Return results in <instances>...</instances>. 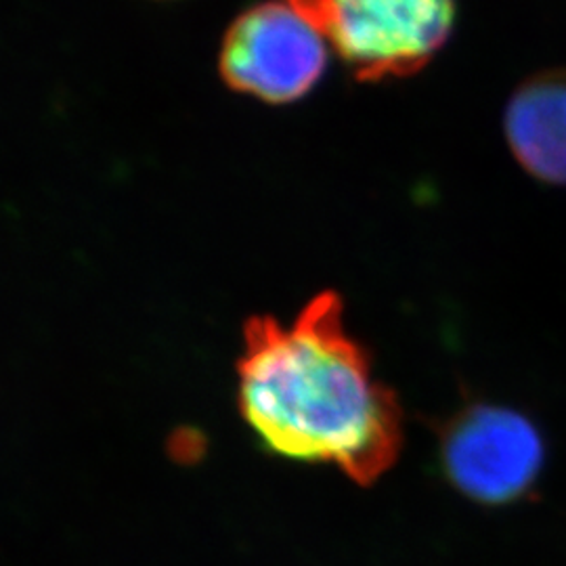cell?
I'll return each instance as SVG.
<instances>
[{"instance_id": "obj_4", "label": "cell", "mask_w": 566, "mask_h": 566, "mask_svg": "<svg viewBox=\"0 0 566 566\" xmlns=\"http://www.w3.org/2000/svg\"><path fill=\"white\" fill-rule=\"evenodd\" d=\"M542 439L521 413L476 405L455 416L441 441V464L458 491L481 504H507L535 483Z\"/></svg>"}, {"instance_id": "obj_2", "label": "cell", "mask_w": 566, "mask_h": 566, "mask_svg": "<svg viewBox=\"0 0 566 566\" xmlns=\"http://www.w3.org/2000/svg\"><path fill=\"white\" fill-rule=\"evenodd\" d=\"M365 81L420 70L449 39L453 0H290Z\"/></svg>"}, {"instance_id": "obj_5", "label": "cell", "mask_w": 566, "mask_h": 566, "mask_svg": "<svg viewBox=\"0 0 566 566\" xmlns=\"http://www.w3.org/2000/svg\"><path fill=\"white\" fill-rule=\"evenodd\" d=\"M507 145L539 181L566 185V72L525 82L506 109Z\"/></svg>"}, {"instance_id": "obj_3", "label": "cell", "mask_w": 566, "mask_h": 566, "mask_svg": "<svg viewBox=\"0 0 566 566\" xmlns=\"http://www.w3.org/2000/svg\"><path fill=\"white\" fill-rule=\"evenodd\" d=\"M327 42L322 28L290 0L264 2L229 30L221 55L224 81L264 102H294L319 81Z\"/></svg>"}, {"instance_id": "obj_1", "label": "cell", "mask_w": 566, "mask_h": 566, "mask_svg": "<svg viewBox=\"0 0 566 566\" xmlns=\"http://www.w3.org/2000/svg\"><path fill=\"white\" fill-rule=\"evenodd\" d=\"M238 401L271 453L336 465L359 485L376 483L403 441L401 407L346 334L336 294L313 298L290 324L245 325Z\"/></svg>"}]
</instances>
